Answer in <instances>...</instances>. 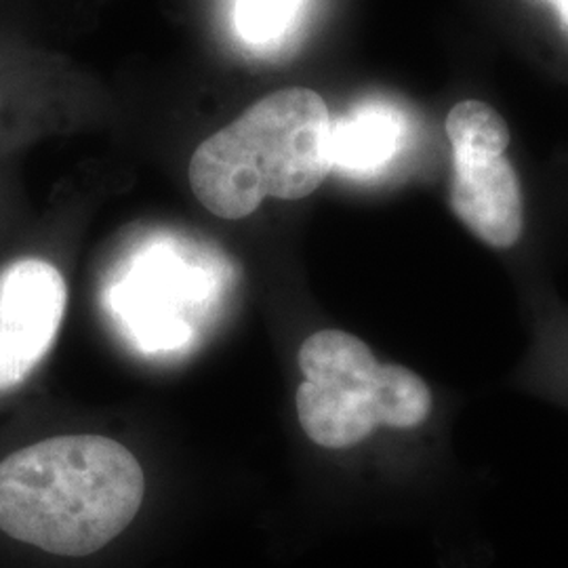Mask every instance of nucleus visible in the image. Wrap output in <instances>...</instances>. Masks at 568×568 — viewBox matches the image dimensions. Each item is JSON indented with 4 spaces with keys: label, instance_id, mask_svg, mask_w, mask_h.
Returning a JSON list of instances; mask_svg holds the SVG:
<instances>
[{
    "label": "nucleus",
    "instance_id": "f257e3e1",
    "mask_svg": "<svg viewBox=\"0 0 568 568\" xmlns=\"http://www.w3.org/2000/svg\"><path fill=\"white\" fill-rule=\"evenodd\" d=\"M143 493L142 466L121 443L91 434L49 438L0 462V530L81 558L133 523Z\"/></svg>",
    "mask_w": 568,
    "mask_h": 568
},
{
    "label": "nucleus",
    "instance_id": "f03ea898",
    "mask_svg": "<svg viewBox=\"0 0 568 568\" xmlns=\"http://www.w3.org/2000/svg\"><path fill=\"white\" fill-rule=\"evenodd\" d=\"M331 129V112L316 91L270 93L194 150L192 192L222 220L248 217L265 199L302 201L333 171Z\"/></svg>",
    "mask_w": 568,
    "mask_h": 568
},
{
    "label": "nucleus",
    "instance_id": "7ed1b4c3",
    "mask_svg": "<svg viewBox=\"0 0 568 568\" xmlns=\"http://www.w3.org/2000/svg\"><path fill=\"white\" fill-rule=\"evenodd\" d=\"M297 363L304 373L295 394L297 417L318 447H356L377 427H419L434 408L422 375L379 363L361 337L339 328L310 335Z\"/></svg>",
    "mask_w": 568,
    "mask_h": 568
},
{
    "label": "nucleus",
    "instance_id": "20e7f679",
    "mask_svg": "<svg viewBox=\"0 0 568 568\" xmlns=\"http://www.w3.org/2000/svg\"><path fill=\"white\" fill-rule=\"evenodd\" d=\"M447 138L453 152L448 203L467 230L493 248H511L523 239L525 201L520 178L508 159V122L485 102L450 108Z\"/></svg>",
    "mask_w": 568,
    "mask_h": 568
},
{
    "label": "nucleus",
    "instance_id": "39448f33",
    "mask_svg": "<svg viewBox=\"0 0 568 568\" xmlns=\"http://www.w3.org/2000/svg\"><path fill=\"white\" fill-rule=\"evenodd\" d=\"M68 288L44 260H20L0 274V389L20 386L55 344Z\"/></svg>",
    "mask_w": 568,
    "mask_h": 568
},
{
    "label": "nucleus",
    "instance_id": "423d86ee",
    "mask_svg": "<svg viewBox=\"0 0 568 568\" xmlns=\"http://www.w3.org/2000/svg\"><path fill=\"white\" fill-rule=\"evenodd\" d=\"M403 119L387 105L365 103L331 129V164L349 175L382 171L400 150Z\"/></svg>",
    "mask_w": 568,
    "mask_h": 568
},
{
    "label": "nucleus",
    "instance_id": "0eeeda50",
    "mask_svg": "<svg viewBox=\"0 0 568 568\" xmlns=\"http://www.w3.org/2000/svg\"><path fill=\"white\" fill-rule=\"evenodd\" d=\"M304 0H236V26L253 44L276 41L293 26Z\"/></svg>",
    "mask_w": 568,
    "mask_h": 568
},
{
    "label": "nucleus",
    "instance_id": "6e6552de",
    "mask_svg": "<svg viewBox=\"0 0 568 568\" xmlns=\"http://www.w3.org/2000/svg\"><path fill=\"white\" fill-rule=\"evenodd\" d=\"M546 2H549L551 9L556 11L558 23H560V28H562V32L568 39V0H546Z\"/></svg>",
    "mask_w": 568,
    "mask_h": 568
}]
</instances>
